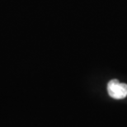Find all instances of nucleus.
Segmentation results:
<instances>
[{"instance_id": "1", "label": "nucleus", "mask_w": 127, "mask_h": 127, "mask_svg": "<svg viewBox=\"0 0 127 127\" xmlns=\"http://www.w3.org/2000/svg\"><path fill=\"white\" fill-rule=\"evenodd\" d=\"M108 94L114 99H123L127 96V84L112 79L107 84Z\"/></svg>"}]
</instances>
